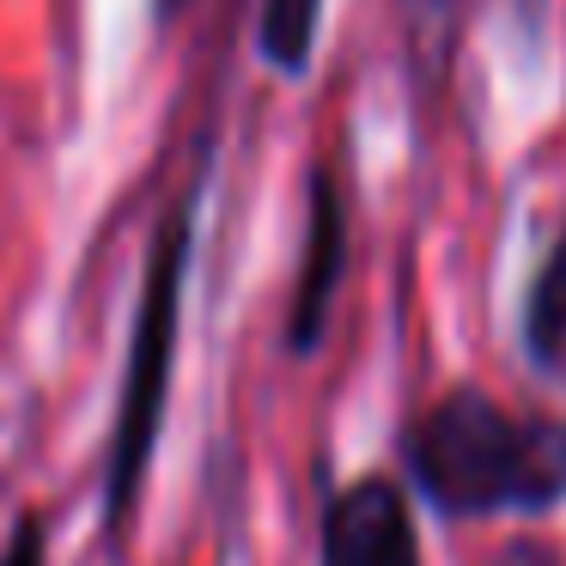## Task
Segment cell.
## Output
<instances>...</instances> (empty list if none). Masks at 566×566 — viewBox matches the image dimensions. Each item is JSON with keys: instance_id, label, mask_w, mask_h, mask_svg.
Listing matches in <instances>:
<instances>
[{"instance_id": "3", "label": "cell", "mask_w": 566, "mask_h": 566, "mask_svg": "<svg viewBox=\"0 0 566 566\" xmlns=\"http://www.w3.org/2000/svg\"><path fill=\"white\" fill-rule=\"evenodd\" d=\"M317 566H427L415 500L396 475H354L329 488L317 517Z\"/></svg>"}, {"instance_id": "5", "label": "cell", "mask_w": 566, "mask_h": 566, "mask_svg": "<svg viewBox=\"0 0 566 566\" xmlns=\"http://www.w3.org/2000/svg\"><path fill=\"white\" fill-rule=\"evenodd\" d=\"M517 347H524L530 371L548 384H566V208L554 226L542 262L524 281V305H517Z\"/></svg>"}, {"instance_id": "6", "label": "cell", "mask_w": 566, "mask_h": 566, "mask_svg": "<svg viewBox=\"0 0 566 566\" xmlns=\"http://www.w3.org/2000/svg\"><path fill=\"white\" fill-rule=\"evenodd\" d=\"M317 31H323V0H262L256 55L281 80H305L311 62H317Z\"/></svg>"}, {"instance_id": "7", "label": "cell", "mask_w": 566, "mask_h": 566, "mask_svg": "<svg viewBox=\"0 0 566 566\" xmlns=\"http://www.w3.org/2000/svg\"><path fill=\"white\" fill-rule=\"evenodd\" d=\"M0 566H50V554H43V524H38L31 512L13 524V542H7Z\"/></svg>"}, {"instance_id": "8", "label": "cell", "mask_w": 566, "mask_h": 566, "mask_svg": "<svg viewBox=\"0 0 566 566\" xmlns=\"http://www.w3.org/2000/svg\"><path fill=\"white\" fill-rule=\"evenodd\" d=\"M493 566H566V554L554 548V542H542V536H512L500 554H493Z\"/></svg>"}, {"instance_id": "9", "label": "cell", "mask_w": 566, "mask_h": 566, "mask_svg": "<svg viewBox=\"0 0 566 566\" xmlns=\"http://www.w3.org/2000/svg\"><path fill=\"white\" fill-rule=\"evenodd\" d=\"M153 7H159V19H165V25H171V19H177V13H184L189 0H153Z\"/></svg>"}, {"instance_id": "4", "label": "cell", "mask_w": 566, "mask_h": 566, "mask_svg": "<svg viewBox=\"0 0 566 566\" xmlns=\"http://www.w3.org/2000/svg\"><path fill=\"white\" fill-rule=\"evenodd\" d=\"M347 274V208L335 189L329 165H311L305 189V244H298V274H293V311H286V347L311 359L329 335V311Z\"/></svg>"}, {"instance_id": "1", "label": "cell", "mask_w": 566, "mask_h": 566, "mask_svg": "<svg viewBox=\"0 0 566 566\" xmlns=\"http://www.w3.org/2000/svg\"><path fill=\"white\" fill-rule=\"evenodd\" d=\"M408 493L444 524H536L566 505V415L451 384L396 439Z\"/></svg>"}, {"instance_id": "2", "label": "cell", "mask_w": 566, "mask_h": 566, "mask_svg": "<svg viewBox=\"0 0 566 566\" xmlns=\"http://www.w3.org/2000/svg\"><path fill=\"white\" fill-rule=\"evenodd\" d=\"M196 220H201V177L165 208L147 250V281H140V305H135V335H128L123 402H116L111 457H104V530H111V542L128 536V517L140 505L153 444H159V427H165V402H171L184 286H189V262H196Z\"/></svg>"}]
</instances>
